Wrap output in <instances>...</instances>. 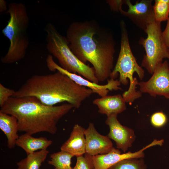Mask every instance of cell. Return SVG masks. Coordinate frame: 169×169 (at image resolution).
I'll list each match as a JSON object with an SVG mask.
<instances>
[{
    "label": "cell",
    "instance_id": "1",
    "mask_svg": "<svg viewBox=\"0 0 169 169\" xmlns=\"http://www.w3.org/2000/svg\"><path fill=\"white\" fill-rule=\"evenodd\" d=\"M66 37L76 57L92 65L99 82L110 78L114 68L115 43L106 28L94 20L75 22L68 27Z\"/></svg>",
    "mask_w": 169,
    "mask_h": 169
},
{
    "label": "cell",
    "instance_id": "2",
    "mask_svg": "<svg viewBox=\"0 0 169 169\" xmlns=\"http://www.w3.org/2000/svg\"><path fill=\"white\" fill-rule=\"evenodd\" d=\"M94 93L91 90L79 85L57 71L52 74L32 76L15 91L13 97H34L49 106L66 102L79 108Z\"/></svg>",
    "mask_w": 169,
    "mask_h": 169
},
{
    "label": "cell",
    "instance_id": "3",
    "mask_svg": "<svg viewBox=\"0 0 169 169\" xmlns=\"http://www.w3.org/2000/svg\"><path fill=\"white\" fill-rule=\"evenodd\" d=\"M74 108L68 103L58 106L46 105L33 97H11L1 107L0 112L17 118L18 131L32 135L42 132L54 134L59 120Z\"/></svg>",
    "mask_w": 169,
    "mask_h": 169
},
{
    "label": "cell",
    "instance_id": "4",
    "mask_svg": "<svg viewBox=\"0 0 169 169\" xmlns=\"http://www.w3.org/2000/svg\"><path fill=\"white\" fill-rule=\"evenodd\" d=\"M6 12L10 16L2 33L9 41L8 50L1 59L2 63L8 64L16 62L25 57L29 41L27 33L29 19L25 5L20 3L8 4Z\"/></svg>",
    "mask_w": 169,
    "mask_h": 169
},
{
    "label": "cell",
    "instance_id": "5",
    "mask_svg": "<svg viewBox=\"0 0 169 169\" xmlns=\"http://www.w3.org/2000/svg\"><path fill=\"white\" fill-rule=\"evenodd\" d=\"M121 30L120 48L118 57L110 78L115 79L119 75V79L121 84L126 85L130 83L127 91L122 95L126 103H131L142 96L140 90H137L136 86L138 82L133 77L136 73L139 79H143L144 71L137 63L130 46L128 36L125 24L123 21L120 23Z\"/></svg>",
    "mask_w": 169,
    "mask_h": 169
},
{
    "label": "cell",
    "instance_id": "6",
    "mask_svg": "<svg viewBox=\"0 0 169 169\" xmlns=\"http://www.w3.org/2000/svg\"><path fill=\"white\" fill-rule=\"evenodd\" d=\"M45 31L46 49L57 59L62 68L92 82L99 83L93 67L83 63L76 57L70 49L66 36L61 34L52 23L46 24Z\"/></svg>",
    "mask_w": 169,
    "mask_h": 169
},
{
    "label": "cell",
    "instance_id": "7",
    "mask_svg": "<svg viewBox=\"0 0 169 169\" xmlns=\"http://www.w3.org/2000/svg\"><path fill=\"white\" fill-rule=\"evenodd\" d=\"M145 32L147 34V38H142L140 41L146 52L141 67L152 74L156 67L163 62V59L168 58L169 49L164 42L161 23L153 22L147 26Z\"/></svg>",
    "mask_w": 169,
    "mask_h": 169
},
{
    "label": "cell",
    "instance_id": "8",
    "mask_svg": "<svg viewBox=\"0 0 169 169\" xmlns=\"http://www.w3.org/2000/svg\"><path fill=\"white\" fill-rule=\"evenodd\" d=\"M139 90L153 97L163 96L169 100V64L166 60L155 69L147 81L138 82Z\"/></svg>",
    "mask_w": 169,
    "mask_h": 169
},
{
    "label": "cell",
    "instance_id": "9",
    "mask_svg": "<svg viewBox=\"0 0 169 169\" xmlns=\"http://www.w3.org/2000/svg\"><path fill=\"white\" fill-rule=\"evenodd\" d=\"M46 64L50 71L60 72L68 76L79 85L92 90L101 97L107 95L109 91L121 90V84L119 80L110 79L107 80L106 84L100 85L92 82L78 74L70 73L62 68L54 60L53 56L49 54L46 59Z\"/></svg>",
    "mask_w": 169,
    "mask_h": 169
},
{
    "label": "cell",
    "instance_id": "10",
    "mask_svg": "<svg viewBox=\"0 0 169 169\" xmlns=\"http://www.w3.org/2000/svg\"><path fill=\"white\" fill-rule=\"evenodd\" d=\"M164 142L163 139L154 140L153 141L139 151L134 152L129 151L121 154L118 149L113 147L108 153L92 156L93 169H108L110 166L124 159L131 158H142L144 157L143 151L153 146H162Z\"/></svg>",
    "mask_w": 169,
    "mask_h": 169
},
{
    "label": "cell",
    "instance_id": "11",
    "mask_svg": "<svg viewBox=\"0 0 169 169\" xmlns=\"http://www.w3.org/2000/svg\"><path fill=\"white\" fill-rule=\"evenodd\" d=\"M152 2L151 0H142L133 5L130 0H125L128 9L120 12L145 31L149 24L156 21Z\"/></svg>",
    "mask_w": 169,
    "mask_h": 169
},
{
    "label": "cell",
    "instance_id": "12",
    "mask_svg": "<svg viewBox=\"0 0 169 169\" xmlns=\"http://www.w3.org/2000/svg\"><path fill=\"white\" fill-rule=\"evenodd\" d=\"M117 116L112 115L107 117L105 122L110 129L107 136L115 142L118 149L125 153L132 146L135 135L133 130L121 124Z\"/></svg>",
    "mask_w": 169,
    "mask_h": 169
},
{
    "label": "cell",
    "instance_id": "13",
    "mask_svg": "<svg viewBox=\"0 0 169 169\" xmlns=\"http://www.w3.org/2000/svg\"><path fill=\"white\" fill-rule=\"evenodd\" d=\"M84 135L86 140L85 154L91 156L105 154L113 147V143L107 136H103L99 133L92 123L90 122L87 128L85 129Z\"/></svg>",
    "mask_w": 169,
    "mask_h": 169
},
{
    "label": "cell",
    "instance_id": "14",
    "mask_svg": "<svg viewBox=\"0 0 169 169\" xmlns=\"http://www.w3.org/2000/svg\"><path fill=\"white\" fill-rule=\"evenodd\" d=\"M85 129L78 124H75L69 139L60 147L61 151L66 152L73 156H83L86 153Z\"/></svg>",
    "mask_w": 169,
    "mask_h": 169
},
{
    "label": "cell",
    "instance_id": "15",
    "mask_svg": "<svg viewBox=\"0 0 169 169\" xmlns=\"http://www.w3.org/2000/svg\"><path fill=\"white\" fill-rule=\"evenodd\" d=\"M126 102L122 95H106L96 99L93 104L98 108V112L107 117L118 115L126 109Z\"/></svg>",
    "mask_w": 169,
    "mask_h": 169
},
{
    "label": "cell",
    "instance_id": "16",
    "mask_svg": "<svg viewBox=\"0 0 169 169\" xmlns=\"http://www.w3.org/2000/svg\"><path fill=\"white\" fill-rule=\"evenodd\" d=\"M52 141L45 137L36 138L27 133L19 136L16 145L23 149L27 155L38 150H46L52 143Z\"/></svg>",
    "mask_w": 169,
    "mask_h": 169
},
{
    "label": "cell",
    "instance_id": "17",
    "mask_svg": "<svg viewBox=\"0 0 169 169\" xmlns=\"http://www.w3.org/2000/svg\"><path fill=\"white\" fill-rule=\"evenodd\" d=\"M0 129L7 139L8 146L10 149L16 145V142L19 136L18 124L17 118L14 116L0 112Z\"/></svg>",
    "mask_w": 169,
    "mask_h": 169
},
{
    "label": "cell",
    "instance_id": "18",
    "mask_svg": "<svg viewBox=\"0 0 169 169\" xmlns=\"http://www.w3.org/2000/svg\"><path fill=\"white\" fill-rule=\"evenodd\" d=\"M49 153L47 150H41L27 155V156L17 162V169H40Z\"/></svg>",
    "mask_w": 169,
    "mask_h": 169
},
{
    "label": "cell",
    "instance_id": "19",
    "mask_svg": "<svg viewBox=\"0 0 169 169\" xmlns=\"http://www.w3.org/2000/svg\"><path fill=\"white\" fill-rule=\"evenodd\" d=\"M73 157L69 153L61 151L51 154L48 163L53 166L54 169H73L71 166Z\"/></svg>",
    "mask_w": 169,
    "mask_h": 169
},
{
    "label": "cell",
    "instance_id": "20",
    "mask_svg": "<svg viewBox=\"0 0 169 169\" xmlns=\"http://www.w3.org/2000/svg\"><path fill=\"white\" fill-rule=\"evenodd\" d=\"M153 9L156 21L161 23L167 20L169 16V0H156Z\"/></svg>",
    "mask_w": 169,
    "mask_h": 169
},
{
    "label": "cell",
    "instance_id": "21",
    "mask_svg": "<svg viewBox=\"0 0 169 169\" xmlns=\"http://www.w3.org/2000/svg\"><path fill=\"white\" fill-rule=\"evenodd\" d=\"M108 169H146V166L142 158H131L120 161Z\"/></svg>",
    "mask_w": 169,
    "mask_h": 169
},
{
    "label": "cell",
    "instance_id": "22",
    "mask_svg": "<svg viewBox=\"0 0 169 169\" xmlns=\"http://www.w3.org/2000/svg\"><path fill=\"white\" fill-rule=\"evenodd\" d=\"M92 156L85 154L77 157V161L73 169H93L92 161Z\"/></svg>",
    "mask_w": 169,
    "mask_h": 169
},
{
    "label": "cell",
    "instance_id": "23",
    "mask_svg": "<svg viewBox=\"0 0 169 169\" xmlns=\"http://www.w3.org/2000/svg\"><path fill=\"white\" fill-rule=\"evenodd\" d=\"M167 118L166 115L162 112L159 111L154 113L150 118L151 125L156 128L163 127L166 123Z\"/></svg>",
    "mask_w": 169,
    "mask_h": 169
},
{
    "label": "cell",
    "instance_id": "24",
    "mask_svg": "<svg viewBox=\"0 0 169 169\" xmlns=\"http://www.w3.org/2000/svg\"><path fill=\"white\" fill-rule=\"evenodd\" d=\"M15 91L0 84V106L1 107L9 98L13 97Z\"/></svg>",
    "mask_w": 169,
    "mask_h": 169
},
{
    "label": "cell",
    "instance_id": "25",
    "mask_svg": "<svg viewBox=\"0 0 169 169\" xmlns=\"http://www.w3.org/2000/svg\"><path fill=\"white\" fill-rule=\"evenodd\" d=\"M125 0H108L107 2L111 9L114 11L120 12L122 5L125 3Z\"/></svg>",
    "mask_w": 169,
    "mask_h": 169
},
{
    "label": "cell",
    "instance_id": "26",
    "mask_svg": "<svg viewBox=\"0 0 169 169\" xmlns=\"http://www.w3.org/2000/svg\"><path fill=\"white\" fill-rule=\"evenodd\" d=\"M162 37L166 46L169 49V16L164 30L162 32Z\"/></svg>",
    "mask_w": 169,
    "mask_h": 169
},
{
    "label": "cell",
    "instance_id": "27",
    "mask_svg": "<svg viewBox=\"0 0 169 169\" xmlns=\"http://www.w3.org/2000/svg\"><path fill=\"white\" fill-rule=\"evenodd\" d=\"M8 9V5H7V2L4 0H0V12L3 13L6 12Z\"/></svg>",
    "mask_w": 169,
    "mask_h": 169
},
{
    "label": "cell",
    "instance_id": "28",
    "mask_svg": "<svg viewBox=\"0 0 169 169\" xmlns=\"http://www.w3.org/2000/svg\"><path fill=\"white\" fill-rule=\"evenodd\" d=\"M168 59H169V56H168Z\"/></svg>",
    "mask_w": 169,
    "mask_h": 169
}]
</instances>
